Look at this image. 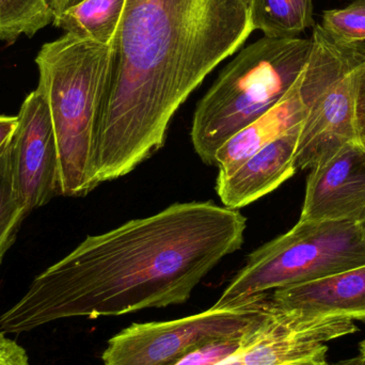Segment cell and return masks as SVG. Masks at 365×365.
Returning <instances> with one entry per match:
<instances>
[{
  "mask_svg": "<svg viewBox=\"0 0 365 365\" xmlns=\"http://www.w3.org/2000/svg\"><path fill=\"white\" fill-rule=\"evenodd\" d=\"M321 26L330 36L342 42H365V13L351 4L324 11Z\"/></svg>",
  "mask_w": 365,
  "mask_h": 365,
  "instance_id": "obj_17",
  "label": "cell"
},
{
  "mask_svg": "<svg viewBox=\"0 0 365 365\" xmlns=\"http://www.w3.org/2000/svg\"><path fill=\"white\" fill-rule=\"evenodd\" d=\"M276 308L319 319L365 322V265L270 293Z\"/></svg>",
  "mask_w": 365,
  "mask_h": 365,
  "instance_id": "obj_11",
  "label": "cell"
},
{
  "mask_svg": "<svg viewBox=\"0 0 365 365\" xmlns=\"http://www.w3.org/2000/svg\"><path fill=\"white\" fill-rule=\"evenodd\" d=\"M339 365H365V340L360 344L359 355L357 357L342 361Z\"/></svg>",
  "mask_w": 365,
  "mask_h": 365,
  "instance_id": "obj_24",
  "label": "cell"
},
{
  "mask_svg": "<svg viewBox=\"0 0 365 365\" xmlns=\"http://www.w3.org/2000/svg\"><path fill=\"white\" fill-rule=\"evenodd\" d=\"M300 128L302 124L255 152L235 170L218 175L216 191L223 206L232 210L245 207L295 175Z\"/></svg>",
  "mask_w": 365,
  "mask_h": 365,
  "instance_id": "obj_10",
  "label": "cell"
},
{
  "mask_svg": "<svg viewBox=\"0 0 365 365\" xmlns=\"http://www.w3.org/2000/svg\"><path fill=\"white\" fill-rule=\"evenodd\" d=\"M10 150L13 188L28 214L61 195L53 120L38 88L21 104Z\"/></svg>",
  "mask_w": 365,
  "mask_h": 365,
  "instance_id": "obj_8",
  "label": "cell"
},
{
  "mask_svg": "<svg viewBox=\"0 0 365 365\" xmlns=\"http://www.w3.org/2000/svg\"><path fill=\"white\" fill-rule=\"evenodd\" d=\"M0 365H30L25 349L4 332H0Z\"/></svg>",
  "mask_w": 365,
  "mask_h": 365,
  "instance_id": "obj_20",
  "label": "cell"
},
{
  "mask_svg": "<svg viewBox=\"0 0 365 365\" xmlns=\"http://www.w3.org/2000/svg\"><path fill=\"white\" fill-rule=\"evenodd\" d=\"M126 0H83L56 15L53 24L66 34L101 44L115 41Z\"/></svg>",
  "mask_w": 365,
  "mask_h": 365,
  "instance_id": "obj_13",
  "label": "cell"
},
{
  "mask_svg": "<svg viewBox=\"0 0 365 365\" xmlns=\"http://www.w3.org/2000/svg\"><path fill=\"white\" fill-rule=\"evenodd\" d=\"M246 229L240 210L195 201L88 236L34 279L0 317V329L21 334L59 319L184 304L225 257L242 248Z\"/></svg>",
  "mask_w": 365,
  "mask_h": 365,
  "instance_id": "obj_1",
  "label": "cell"
},
{
  "mask_svg": "<svg viewBox=\"0 0 365 365\" xmlns=\"http://www.w3.org/2000/svg\"><path fill=\"white\" fill-rule=\"evenodd\" d=\"M51 6H53V12L56 15L60 14L63 11L68 10L71 6L83 1V0H51Z\"/></svg>",
  "mask_w": 365,
  "mask_h": 365,
  "instance_id": "obj_23",
  "label": "cell"
},
{
  "mask_svg": "<svg viewBox=\"0 0 365 365\" xmlns=\"http://www.w3.org/2000/svg\"><path fill=\"white\" fill-rule=\"evenodd\" d=\"M362 265L365 240L359 223L298 221L293 229L250 253L215 304H235Z\"/></svg>",
  "mask_w": 365,
  "mask_h": 365,
  "instance_id": "obj_5",
  "label": "cell"
},
{
  "mask_svg": "<svg viewBox=\"0 0 365 365\" xmlns=\"http://www.w3.org/2000/svg\"><path fill=\"white\" fill-rule=\"evenodd\" d=\"M53 19L51 0H0V40L34 36Z\"/></svg>",
  "mask_w": 365,
  "mask_h": 365,
  "instance_id": "obj_15",
  "label": "cell"
},
{
  "mask_svg": "<svg viewBox=\"0 0 365 365\" xmlns=\"http://www.w3.org/2000/svg\"><path fill=\"white\" fill-rule=\"evenodd\" d=\"M10 143L0 150V263L14 244L21 222L29 215L13 188Z\"/></svg>",
  "mask_w": 365,
  "mask_h": 365,
  "instance_id": "obj_16",
  "label": "cell"
},
{
  "mask_svg": "<svg viewBox=\"0 0 365 365\" xmlns=\"http://www.w3.org/2000/svg\"><path fill=\"white\" fill-rule=\"evenodd\" d=\"M17 126V115H0V150L11 140Z\"/></svg>",
  "mask_w": 365,
  "mask_h": 365,
  "instance_id": "obj_21",
  "label": "cell"
},
{
  "mask_svg": "<svg viewBox=\"0 0 365 365\" xmlns=\"http://www.w3.org/2000/svg\"><path fill=\"white\" fill-rule=\"evenodd\" d=\"M360 230H361L362 236H364L365 240V219L359 223Z\"/></svg>",
  "mask_w": 365,
  "mask_h": 365,
  "instance_id": "obj_26",
  "label": "cell"
},
{
  "mask_svg": "<svg viewBox=\"0 0 365 365\" xmlns=\"http://www.w3.org/2000/svg\"><path fill=\"white\" fill-rule=\"evenodd\" d=\"M326 353L327 351H323V353L317 354V355L311 356V357L284 365H331L328 364L327 360H326Z\"/></svg>",
  "mask_w": 365,
  "mask_h": 365,
  "instance_id": "obj_22",
  "label": "cell"
},
{
  "mask_svg": "<svg viewBox=\"0 0 365 365\" xmlns=\"http://www.w3.org/2000/svg\"><path fill=\"white\" fill-rule=\"evenodd\" d=\"M270 293L179 319L133 324L109 340L103 365H173L204 345L245 336L272 312Z\"/></svg>",
  "mask_w": 365,
  "mask_h": 365,
  "instance_id": "obj_7",
  "label": "cell"
},
{
  "mask_svg": "<svg viewBox=\"0 0 365 365\" xmlns=\"http://www.w3.org/2000/svg\"><path fill=\"white\" fill-rule=\"evenodd\" d=\"M253 330L245 336H238V338L227 339V340L217 341V342L204 345V346L191 351L173 365H216L220 364L221 361L227 359L240 351V347L245 344L249 334Z\"/></svg>",
  "mask_w": 365,
  "mask_h": 365,
  "instance_id": "obj_18",
  "label": "cell"
},
{
  "mask_svg": "<svg viewBox=\"0 0 365 365\" xmlns=\"http://www.w3.org/2000/svg\"><path fill=\"white\" fill-rule=\"evenodd\" d=\"M364 219L365 148L354 141L311 169L299 221Z\"/></svg>",
  "mask_w": 365,
  "mask_h": 365,
  "instance_id": "obj_9",
  "label": "cell"
},
{
  "mask_svg": "<svg viewBox=\"0 0 365 365\" xmlns=\"http://www.w3.org/2000/svg\"><path fill=\"white\" fill-rule=\"evenodd\" d=\"M351 4L354 8L358 9V10L365 13V0H355V1L351 2Z\"/></svg>",
  "mask_w": 365,
  "mask_h": 365,
  "instance_id": "obj_25",
  "label": "cell"
},
{
  "mask_svg": "<svg viewBox=\"0 0 365 365\" xmlns=\"http://www.w3.org/2000/svg\"><path fill=\"white\" fill-rule=\"evenodd\" d=\"M59 154L60 193L85 197L98 186L96 148L108 98L113 46L66 34L36 58Z\"/></svg>",
  "mask_w": 365,
  "mask_h": 365,
  "instance_id": "obj_3",
  "label": "cell"
},
{
  "mask_svg": "<svg viewBox=\"0 0 365 365\" xmlns=\"http://www.w3.org/2000/svg\"><path fill=\"white\" fill-rule=\"evenodd\" d=\"M253 31L248 0H126L96 148L98 184L160 151L180 107Z\"/></svg>",
  "mask_w": 365,
  "mask_h": 365,
  "instance_id": "obj_2",
  "label": "cell"
},
{
  "mask_svg": "<svg viewBox=\"0 0 365 365\" xmlns=\"http://www.w3.org/2000/svg\"><path fill=\"white\" fill-rule=\"evenodd\" d=\"M312 53L300 76L307 107L296 149V168L312 169L357 141L355 96L358 75L365 66V42L344 43L321 24L313 27Z\"/></svg>",
  "mask_w": 365,
  "mask_h": 365,
  "instance_id": "obj_6",
  "label": "cell"
},
{
  "mask_svg": "<svg viewBox=\"0 0 365 365\" xmlns=\"http://www.w3.org/2000/svg\"><path fill=\"white\" fill-rule=\"evenodd\" d=\"M253 30L269 38H299L315 26L313 0H248Z\"/></svg>",
  "mask_w": 365,
  "mask_h": 365,
  "instance_id": "obj_14",
  "label": "cell"
},
{
  "mask_svg": "<svg viewBox=\"0 0 365 365\" xmlns=\"http://www.w3.org/2000/svg\"><path fill=\"white\" fill-rule=\"evenodd\" d=\"M312 38L263 36L242 48L219 73L197 103L191 143L200 158L214 166L217 151L242 128L285 98L312 53Z\"/></svg>",
  "mask_w": 365,
  "mask_h": 365,
  "instance_id": "obj_4",
  "label": "cell"
},
{
  "mask_svg": "<svg viewBox=\"0 0 365 365\" xmlns=\"http://www.w3.org/2000/svg\"><path fill=\"white\" fill-rule=\"evenodd\" d=\"M300 76L280 103L234 135L217 151L214 166L218 167V175L235 170L255 152L304 123L307 107L300 94Z\"/></svg>",
  "mask_w": 365,
  "mask_h": 365,
  "instance_id": "obj_12",
  "label": "cell"
},
{
  "mask_svg": "<svg viewBox=\"0 0 365 365\" xmlns=\"http://www.w3.org/2000/svg\"><path fill=\"white\" fill-rule=\"evenodd\" d=\"M355 132L358 143L365 148V66L360 70L356 86Z\"/></svg>",
  "mask_w": 365,
  "mask_h": 365,
  "instance_id": "obj_19",
  "label": "cell"
}]
</instances>
